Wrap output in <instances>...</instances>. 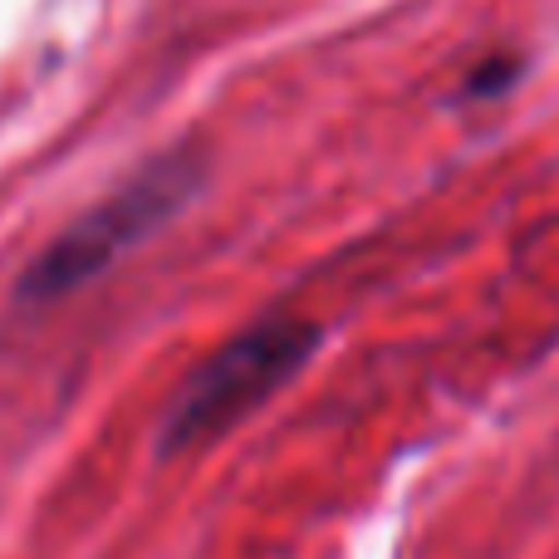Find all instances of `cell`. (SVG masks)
I'll list each match as a JSON object with an SVG mask.
<instances>
[{"label":"cell","instance_id":"obj_1","mask_svg":"<svg viewBox=\"0 0 559 559\" xmlns=\"http://www.w3.org/2000/svg\"><path fill=\"white\" fill-rule=\"evenodd\" d=\"M206 163L192 147L163 153L157 163H147L143 173H133L123 187L94 202L84 216L64 226L45 251L29 261V271L20 275L15 295L25 305H55V299L84 289L88 280H98L114 261H123L128 251L157 236L197 192H202Z\"/></svg>","mask_w":559,"mask_h":559},{"label":"cell","instance_id":"obj_2","mask_svg":"<svg viewBox=\"0 0 559 559\" xmlns=\"http://www.w3.org/2000/svg\"><path fill=\"white\" fill-rule=\"evenodd\" d=\"M319 324L309 319H261L231 344H222L202 368H192L177 397L167 403L157 447L163 456H182L241 427L261 403L314 358Z\"/></svg>","mask_w":559,"mask_h":559}]
</instances>
